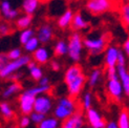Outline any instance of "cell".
Listing matches in <instances>:
<instances>
[{
    "label": "cell",
    "mask_w": 129,
    "mask_h": 128,
    "mask_svg": "<svg viewBox=\"0 0 129 128\" xmlns=\"http://www.w3.org/2000/svg\"><path fill=\"white\" fill-rule=\"evenodd\" d=\"M64 81H65L70 97L75 98L82 91L86 82V77L83 74L81 66L75 64L66 69L65 74H64Z\"/></svg>",
    "instance_id": "1"
},
{
    "label": "cell",
    "mask_w": 129,
    "mask_h": 128,
    "mask_svg": "<svg viewBox=\"0 0 129 128\" xmlns=\"http://www.w3.org/2000/svg\"><path fill=\"white\" fill-rule=\"evenodd\" d=\"M77 112V105L73 98H61L55 107V118L61 121H66Z\"/></svg>",
    "instance_id": "2"
},
{
    "label": "cell",
    "mask_w": 129,
    "mask_h": 128,
    "mask_svg": "<svg viewBox=\"0 0 129 128\" xmlns=\"http://www.w3.org/2000/svg\"><path fill=\"white\" fill-rule=\"evenodd\" d=\"M108 38L106 34H102L99 36H89L83 39L84 46L89 50L91 55H99L102 53L107 45Z\"/></svg>",
    "instance_id": "3"
},
{
    "label": "cell",
    "mask_w": 129,
    "mask_h": 128,
    "mask_svg": "<svg viewBox=\"0 0 129 128\" xmlns=\"http://www.w3.org/2000/svg\"><path fill=\"white\" fill-rule=\"evenodd\" d=\"M83 46H84V44H83L82 36L78 31H75L69 37V40H68V56L73 61L79 62L81 60Z\"/></svg>",
    "instance_id": "4"
},
{
    "label": "cell",
    "mask_w": 129,
    "mask_h": 128,
    "mask_svg": "<svg viewBox=\"0 0 129 128\" xmlns=\"http://www.w3.org/2000/svg\"><path fill=\"white\" fill-rule=\"evenodd\" d=\"M30 57L27 55H23L21 58H19L17 60L14 61H10L4 67L0 68V77L2 79L5 78H10L12 75H14L17 70H19L20 68H22L23 66L26 65L30 62Z\"/></svg>",
    "instance_id": "5"
},
{
    "label": "cell",
    "mask_w": 129,
    "mask_h": 128,
    "mask_svg": "<svg viewBox=\"0 0 129 128\" xmlns=\"http://www.w3.org/2000/svg\"><path fill=\"white\" fill-rule=\"evenodd\" d=\"M113 0H88L86 9L92 15L103 14L112 9Z\"/></svg>",
    "instance_id": "6"
},
{
    "label": "cell",
    "mask_w": 129,
    "mask_h": 128,
    "mask_svg": "<svg viewBox=\"0 0 129 128\" xmlns=\"http://www.w3.org/2000/svg\"><path fill=\"white\" fill-rule=\"evenodd\" d=\"M35 101H36V97L30 94L27 90H25L20 94V97H19V106H20V110L24 116H27V114L34 112Z\"/></svg>",
    "instance_id": "7"
},
{
    "label": "cell",
    "mask_w": 129,
    "mask_h": 128,
    "mask_svg": "<svg viewBox=\"0 0 129 128\" xmlns=\"http://www.w3.org/2000/svg\"><path fill=\"white\" fill-rule=\"evenodd\" d=\"M51 108H53V101H51L50 97L47 95L46 93L38 95L35 101V107H34V111L39 112L42 114H47Z\"/></svg>",
    "instance_id": "8"
},
{
    "label": "cell",
    "mask_w": 129,
    "mask_h": 128,
    "mask_svg": "<svg viewBox=\"0 0 129 128\" xmlns=\"http://www.w3.org/2000/svg\"><path fill=\"white\" fill-rule=\"evenodd\" d=\"M107 91L112 99L120 101L122 99V95H123V93H124V89H123V86H122V83H121L120 79H118V80H108V82H107Z\"/></svg>",
    "instance_id": "9"
},
{
    "label": "cell",
    "mask_w": 129,
    "mask_h": 128,
    "mask_svg": "<svg viewBox=\"0 0 129 128\" xmlns=\"http://www.w3.org/2000/svg\"><path fill=\"white\" fill-rule=\"evenodd\" d=\"M86 118H87V121L90 127H93V128H105L106 127V123L104 119L93 108H90L89 110L86 111Z\"/></svg>",
    "instance_id": "10"
},
{
    "label": "cell",
    "mask_w": 129,
    "mask_h": 128,
    "mask_svg": "<svg viewBox=\"0 0 129 128\" xmlns=\"http://www.w3.org/2000/svg\"><path fill=\"white\" fill-rule=\"evenodd\" d=\"M53 27L49 24H42L41 26L37 30V38L42 44L48 43L51 39H53Z\"/></svg>",
    "instance_id": "11"
},
{
    "label": "cell",
    "mask_w": 129,
    "mask_h": 128,
    "mask_svg": "<svg viewBox=\"0 0 129 128\" xmlns=\"http://www.w3.org/2000/svg\"><path fill=\"white\" fill-rule=\"evenodd\" d=\"M120 49L115 46H109L105 50V64L107 67L118 66V57Z\"/></svg>",
    "instance_id": "12"
},
{
    "label": "cell",
    "mask_w": 129,
    "mask_h": 128,
    "mask_svg": "<svg viewBox=\"0 0 129 128\" xmlns=\"http://www.w3.org/2000/svg\"><path fill=\"white\" fill-rule=\"evenodd\" d=\"M83 125H84V118L81 112L77 111L74 116L64 121L61 128H82Z\"/></svg>",
    "instance_id": "13"
},
{
    "label": "cell",
    "mask_w": 129,
    "mask_h": 128,
    "mask_svg": "<svg viewBox=\"0 0 129 128\" xmlns=\"http://www.w3.org/2000/svg\"><path fill=\"white\" fill-rule=\"evenodd\" d=\"M119 79L122 83V86L124 89V93L129 95V72L127 70L126 66H117Z\"/></svg>",
    "instance_id": "14"
},
{
    "label": "cell",
    "mask_w": 129,
    "mask_h": 128,
    "mask_svg": "<svg viewBox=\"0 0 129 128\" xmlns=\"http://www.w3.org/2000/svg\"><path fill=\"white\" fill-rule=\"evenodd\" d=\"M1 13L6 20H13V19L18 17V14H19V12L17 10L12 9L11 3L9 1H6V0L1 2Z\"/></svg>",
    "instance_id": "15"
},
{
    "label": "cell",
    "mask_w": 129,
    "mask_h": 128,
    "mask_svg": "<svg viewBox=\"0 0 129 128\" xmlns=\"http://www.w3.org/2000/svg\"><path fill=\"white\" fill-rule=\"evenodd\" d=\"M33 58H34V61H36L37 63H39V64H45V63H47V61L49 60L48 48L44 47V46H40L33 54Z\"/></svg>",
    "instance_id": "16"
},
{
    "label": "cell",
    "mask_w": 129,
    "mask_h": 128,
    "mask_svg": "<svg viewBox=\"0 0 129 128\" xmlns=\"http://www.w3.org/2000/svg\"><path fill=\"white\" fill-rule=\"evenodd\" d=\"M70 27H72L75 31H78V33H79V30L86 29L88 27V23L84 20V18H83L82 14H80V13H77V14H75V16H74V19H73V22H72Z\"/></svg>",
    "instance_id": "17"
},
{
    "label": "cell",
    "mask_w": 129,
    "mask_h": 128,
    "mask_svg": "<svg viewBox=\"0 0 129 128\" xmlns=\"http://www.w3.org/2000/svg\"><path fill=\"white\" fill-rule=\"evenodd\" d=\"M74 12L72 10H66L65 13L59 17L58 19V26L60 28H66L69 26V24L72 25V22H73V19H74Z\"/></svg>",
    "instance_id": "18"
},
{
    "label": "cell",
    "mask_w": 129,
    "mask_h": 128,
    "mask_svg": "<svg viewBox=\"0 0 129 128\" xmlns=\"http://www.w3.org/2000/svg\"><path fill=\"white\" fill-rule=\"evenodd\" d=\"M39 6V0H23L22 10L25 15H33Z\"/></svg>",
    "instance_id": "19"
},
{
    "label": "cell",
    "mask_w": 129,
    "mask_h": 128,
    "mask_svg": "<svg viewBox=\"0 0 129 128\" xmlns=\"http://www.w3.org/2000/svg\"><path fill=\"white\" fill-rule=\"evenodd\" d=\"M20 89H21V85L18 82H12L10 85L5 87V89L2 92V97L8 99L12 97V95H14L15 93H17L18 91H20Z\"/></svg>",
    "instance_id": "20"
},
{
    "label": "cell",
    "mask_w": 129,
    "mask_h": 128,
    "mask_svg": "<svg viewBox=\"0 0 129 128\" xmlns=\"http://www.w3.org/2000/svg\"><path fill=\"white\" fill-rule=\"evenodd\" d=\"M54 53L58 57L68 54V43L66 41H64V40H59L55 45Z\"/></svg>",
    "instance_id": "21"
},
{
    "label": "cell",
    "mask_w": 129,
    "mask_h": 128,
    "mask_svg": "<svg viewBox=\"0 0 129 128\" xmlns=\"http://www.w3.org/2000/svg\"><path fill=\"white\" fill-rule=\"evenodd\" d=\"M31 20H33V18H31L30 15H24V16H21L17 19L16 25L18 28H20L22 30L27 29V28H29V25L31 24Z\"/></svg>",
    "instance_id": "22"
},
{
    "label": "cell",
    "mask_w": 129,
    "mask_h": 128,
    "mask_svg": "<svg viewBox=\"0 0 129 128\" xmlns=\"http://www.w3.org/2000/svg\"><path fill=\"white\" fill-rule=\"evenodd\" d=\"M101 76H102V70L101 69H99V68L93 69L91 72V74H90L89 77H88V85L90 87L95 86L96 84H98V82L100 81Z\"/></svg>",
    "instance_id": "23"
},
{
    "label": "cell",
    "mask_w": 129,
    "mask_h": 128,
    "mask_svg": "<svg viewBox=\"0 0 129 128\" xmlns=\"http://www.w3.org/2000/svg\"><path fill=\"white\" fill-rule=\"evenodd\" d=\"M39 44H40V41L38 40V38L37 37H33L31 39L25 44V45H23L24 46V49L26 50L27 53H35L36 50L39 48L40 46H39Z\"/></svg>",
    "instance_id": "24"
},
{
    "label": "cell",
    "mask_w": 129,
    "mask_h": 128,
    "mask_svg": "<svg viewBox=\"0 0 129 128\" xmlns=\"http://www.w3.org/2000/svg\"><path fill=\"white\" fill-rule=\"evenodd\" d=\"M0 111H1L3 118H5L6 120H10L14 117V111H13L12 107L9 105V103H6V102H2L0 104Z\"/></svg>",
    "instance_id": "25"
},
{
    "label": "cell",
    "mask_w": 129,
    "mask_h": 128,
    "mask_svg": "<svg viewBox=\"0 0 129 128\" xmlns=\"http://www.w3.org/2000/svg\"><path fill=\"white\" fill-rule=\"evenodd\" d=\"M35 37L34 36V30L31 28H27V29H24L21 31L20 36H19V40H20V43L23 44V45H25L31 38Z\"/></svg>",
    "instance_id": "26"
},
{
    "label": "cell",
    "mask_w": 129,
    "mask_h": 128,
    "mask_svg": "<svg viewBox=\"0 0 129 128\" xmlns=\"http://www.w3.org/2000/svg\"><path fill=\"white\" fill-rule=\"evenodd\" d=\"M59 121L56 118H46L39 125V128H58Z\"/></svg>",
    "instance_id": "27"
},
{
    "label": "cell",
    "mask_w": 129,
    "mask_h": 128,
    "mask_svg": "<svg viewBox=\"0 0 129 128\" xmlns=\"http://www.w3.org/2000/svg\"><path fill=\"white\" fill-rule=\"evenodd\" d=\"M122 21L129 28V3H124L121 8Z\"/></svg>",
    "instance_id": "28"
},
{
    "label": "cell",
    "mask_w": 129,
    "mask_h": 128,
    "mask_svg": "<svg viewBox=\"0 0 129 128\" xmlns=\"http://www.w3.org/2000/svg\"><path fill=\"white\" fill-rule=\"evenodd\" d=\"M119 127L120 128H129V113L123 110L119 117Z\"/></svg>",
    "instance_id": "29"
},
{
    "label": "cell",
    "mask_w": 129,
    "mask_h": 128,
    "mask_svg": "<svg viewBox=\"0 0 129 128\" xmlns=\"http://www.w3.org/2000/svg\"><path fill=\"white\" fill-rule=\"evenodd\" d=\"M29 74H30V77L33 78L35 81H38L39 82L42 78H43V73H42V69L39 67V66H36L34 67L33 69L29 70Z\"/></svg>",
    "instance_id": "30"
},
{
    "label": "cell",
    "mask_w": 129,
    "mask_h": 128,
    "mask_svg": "<svg viewBox=\"0 0 129 128\" xmlns=\"http://www.w3.org/2000/svg\"><path fill=\"white\" fill-rule=\"evenodd\" d=\"M29 118H30V121H31V122H33L34 124H38V125H40V124L43 122V121L46 119L44 114L39 113V112H36V111H34L33 113H30V114H29Z\"/></svg>",
    "instance_id": "31"
},
{
    "label": "cell",
    "mask_w": 129,
    "mask_h": 128,
    "mask_svg": "<svg viewBox=\"0 0 129 128\" xmlns=\"http://www.w3.org/2000/svg\"><path fill=\"white\" fill-rule=\"evenodd\" d=\"M6 56H8V58L10 61H14V60H17L19 58H21V57L23 56L20 48H13L11 49L10 52L6 54Z\"/></svg>",
    "instance_id": "32"
},
{
    "label": "cell",
    "mask_w": 129,
    "mask_h": 128,
    "mask_svg": "<svg viewBox=\"0 0 129 128\" xmlns=\"http://www.w3.org/2000/svg\"><path fill=\"white\" fill-rule=\"evenodd\" d=\"M91 103H92V97H91V93L90 92H86L83 97V100H82V104H83V107L84 109L87 111L91 108Z\"/></svg>",
    "instance_id": "33"
},
{
    "label": "cell",
    "mask_w": 129,
    "mask_h": 128,
    "mask_svg": "<svg viewBox=\"0 0 129 128\" xmlns=\"http://www.w3.org/2000/svg\"><path fill=\"white\" fill-rule=\"evenodd\" d=\"M106 75H107L108 80H118V79H119V74H118V68H117V66L107 67Z\"/></svg>",
    "instance_id": "34"
},
{
    "label": "cell",
    "mask_w": 129,
    "mask_h": 128,
    "mask_svg": "<svg viewBox=\"0 0 129 128\" xmlns=\"http://www.w3.org/2000/svg\"><path fill=\"white\" fill-rule=\"evenodd\" d=\"M30 118L28 116H23L21 119H20V127L21 128H26L29 126L30 124Z\"/></svg>",
    "instance_id": "35"
},
{
    "label": "cell",
    "mask_w": 129,
    "mask_h": 128,
    "mask_svg": "<svg viewBox=\"0 0 129 128\" xmlns=\"http://www.w3.org/2000/svg\"><path fill=\"white\" fill-rule=\"evenodd\" d=\"M126 65V59L123 50L119 52V57H118V66H125Z\"/></svg>",
    "instance_id": "36"
},
{
    "label": "cell",
    "mask_w": 129,
    "mask_h": 128,
    "mask_svg": "<svg viewBox=\"0 0 129 128\" xmlns=\"http://www.w3.org/2000/svg\"><path fill=\"white\" fill-rule=\"evenodd\" d=\"M9 62H10V60H9L8 56H6L5 54H1V55H0V68L4 67Z\"/></svg>",
    "instance_id": "37"
},
{
    "label": "cell",
    "mask_w": 129,
    "mask_h": 128,
    "mask_svg": "<svg viewBox=\"0 0 129 128\" xmlns=\"http://www.w3.org/2000/svg\"><path fill=\"white\" fill-rule=\"evenodd\" d=\"M10 30H11V28L6 23H2L0 25V33H1V35H3V36L8 35L10 33Z\"/></svg>",
    "instance_id": "38"
},
{
    "label": "cell",
    "mask_w": 129,
    "mask_h": 128,
    "mask_svg": "<svg viewBox=\"0 0 129 128\" xmlns=\"http://www.w3.org/2000/svg\"><path fill=\"white\" fill-rule=\"evenodd\" d=\"M123 50H124V53L129 57V38L123 44Z\"/></svg>",
    "instance_id": "39"
},
{
    "label": "cell",
    "mask_w": 129,
    "mask_h": 128,
    "mask_svg": "<svg viewBox=\"0 0 129 128\" xmlns=\"http://www.w3.org/2000/svg\"><path fill=\"white\" fill-rule=\"evenodd\" d=\"M39 85H41V86H47V85H49V80H48L47 77H43V78L39 81Z\"/></svg>",
    "instance_id": "40"
},
{
    "label": "cell",
    "mask_w": 129,
    "mask_h": 128,
    "mask_svg": "<svg viewBox=\"0 0 129 128\" xmlns=\"http://www.w3.org/2000/svg\"><path fill=\"white\" fill-rule=\"evenodd\" d=\"M50 66H51V68H53L54 70H56V72H57V70H59V69H60V64L58 63L57 61H55V60L50 62Z\"/></svg>",
    "instance_id": "41"
},
{
    "label": "cell",
    "mask_w": 129,
    "mask_h": 128,
    "mask_svg": "<svg viewBox=\"0 0 129 128\" xmlns=\"http://www.w3.org/2000/svg\"><path fill=\"white\" fill-rule=\"evenodd\" d=\"M105 128H120V127H119V124H117L115 122H113V121H111V122H108L106 124Z\"/></svg>",
    "instance_id": "42"
},
{
    "label": "cell",
    "mask_w": 129,
    "mask_h": 128,
    "mask_svg": "<svg viewBox=\"0 0 129 128\" xmlns=\"http://www.w3.org/2000/svg\"><path fill=\"white\" fill-rule=\"evenodd\" d=\"M37 66V62L36 61H34V60H31L28 64H27V67H28V69L30 70V69H33L34 67H36Z\"/></svg>",
    "instance_id": "43"
},
{
    "label": "cell",
    "mask_w": 129,
    "mask_h": 128,
    "mask_svg": "<svg viewBox=\"0 0 129 128\" xmlns=\"http://www.w3.org/2000/svg\"><path fill=\"white\" fill-rule=\"evenodd\" d=\"M19 77H20V76H19V75H17V74H14V75H12L11 77H10V80H13V81H14V82H16L18 79H19Z\"/></svg>",
    "instance_id": "44"
},
{
    "label": "cell",
    "mask_w": 129,
    "mask_h": 128,
    "mask_svg": "<svg viewBox=\"0 0 129 128\" xmlns=\"http://www.w3.org/2000/svg\"><path fill=\"white\" fill-rule=\"evenodd\" d=\"M10 128H17V127H14V126H13V127H10Z\"/></svg>",
    "instance_id": "45"
},
{
    "label": "cell",
    "mask_w": 129,
    "mask_h": 128,
    "mask_svg": "<svg viewBox=\"0 0 129 128\" xmlns=\"http://www.w3.org/2000/svg\"><path fill=\"white\" fill-rule=\"evenodd\" d=\"M88 128H93V127H88Z\"/></svg>",
    "instance_id": "46"
}]
</instances>
